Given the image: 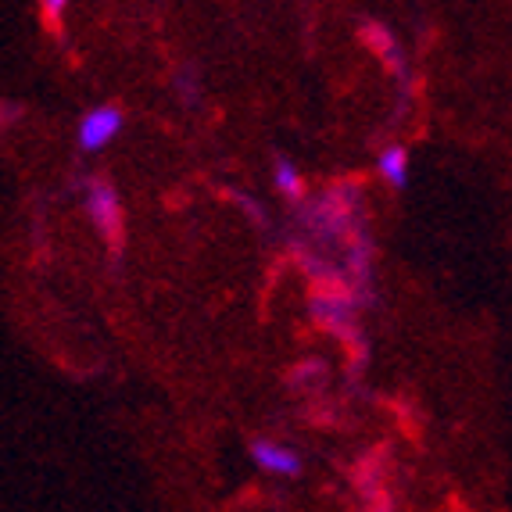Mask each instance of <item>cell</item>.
<instances>
[{
  "instance_id": "6da1fadb",
  "label": "cell",
  "mask_w": 512,
  "mask_h": 512,
  "mask_svg": "<svg viewBox=\"0 0 512 512\" xmlns=\"http://www.w3.org/2000/svg\"><path fill=\"white\" fill-rule=\"evenodd\" d=\"M86 215L94 222L101 237L108 244H119L122 240V201L119 190L111 187L108 180H90L86 183Z\"/></svg>"
},
{
  "instance_id": "7a4b0ae2",
  "label": "cell",
  "mask_w": 512,
  "mask_h": 512,
  "mask_svg": "<svg viewBox=\"0 0 512 512\" xmlns=\"http://www.w3.org/2000/svg\"><path fill=\"white\" fill-rule=\"evenodd\" d=\"M119 133H122V111L115 104H97V108L83 111V119L76 126V144L79 151L94 154L101 147H108Z\"/></svg>"
},
{
  "instance_id": "3957f363",
  "label": "cell",
  "mask_w": 512,
  "mask_h": 512,
  "mask_svg": "<svg viewBox=\"0 0 512 512\" xmlns=\"http://www.w3.org/2000/svg\"><path fill=\"white\" fill-rule=\"evenodd\" d=\"M251 462L269 477H298L301 473V455L294 452L291 444L269 441V437L251 441Z\"/></svg>"
},
{
  "instance_id": "277c9868",
  "label": "cell",
  "mask_w": 512,
  "mask_h": 512,
  "mask_svg": "<svg viewBox=\"0 0 512 512\" xmlns=\"http://www.w3.org/2000/svg\"><path fill=\"white\" fill-rule=\"evenodd\" d=\"M376 176L387 183V187L402 190L409 183V151L402 144H387L384 151L376 154Z\"/></svg>"
},
{
  "instance_id": "5b68a950",
  "label": "cell",
  "mask_w": 512,
  "mask_h": 512,
  "mask_svg": "<svg viewBox=\"0 0 512 512\" xmlns=\"http://www.w3.org/2000/svg\"><path fill=\"white\" fill-rule=\"evenodd\" d=\"M273 180H276V190H280V194H287V197H294V201L305 194V176H301L298 165H294L291 158H276Z\"/></svg>"
},
{
  "instance_id": "8992f818",
  "label": "cell",
  "mask_w": 512,
  "mask_h": 512,
  "mask_svg": "<svg viewBox=\"0 0 512 512\" xmlns=\"http://www.w3.org/2000/svg\"><path fill=\"white\" fill-rule=\"evenodd\" d=\"M40 4H43V15H47V22H54V26H58L61 15H65V8H69L72 0H40Z\"/></svg>"
}]
</instances>
